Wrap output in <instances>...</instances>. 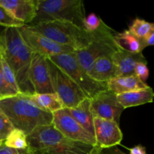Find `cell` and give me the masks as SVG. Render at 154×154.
Returning <instances> with one entry per match:
<instances>
[{
    "instance_id": "cell-1",
    "label": "cell",
    "mask_w": 154,
    "mask_h": 154,
    "mask_svg": "<svg viewBox=\"0 0 154 154\" xmlns=\"http://www.w3.org/2000/svg\"><path fill=\"white\" fill-rule=\"evenodd\" d=\"M33 53L27 47L18 28L8 27L0 34V57L13 72L20 93L35 94L30 80V67Z\"/></svg>"
},
{
    "instance_id": "cell-2",
    "label": "cell",
    "mask_w": 154,
    "mask_h": 154,
    "mask_svg": "<svg viewBox=\"0 0 154 154\" xmlns=\"http://www.w3.org/2000/svg\"><path fill=\"white\" fill-rule=\"evenodd\" d=\"M0 109L14 128L23 131L26 136L37 128L52 124L53 114L41 109L29 96L22 93L0 99Z\"/></svg>"
},
{
    "instance_id": "cell-3",
    "label": "cell",
    "mask_w": 154,
    "mask_h": 154,
    "mask_svg": "<svg viewBox=\"0 0 154 154\" xmlns=\"http://www.w3.org/2000/svg\"><path fill=\"white\" fill-rule=\"evenodd\" d=\"M26 140L34 154H93L97 147L66 138L53 124L37 128Z\"/></svg>"
},
{
    "instance_id": "cell-4",
    "label": "cell",
    "mask_w": 154,
    "mask_h": 154,
    "mask_svg": "<svg viewBox=\"0 0 154 154\" xmlns=\"http://www.w3.org/2000/svg\"><path fill=\"white\" fill-rule=\"evenodd\" d=\"M29 29L43 35L62 45L75 51L85 48L91 42L90 33L68 21L52 20L25 25Z\"/></svg>"
},
{
    "instance_id": "cell-5",
    "label": "cell",
    "mask_w": 154,
    "mask_h": 154,
    "mask_svg": "<svg viewBox=\"0 0 154 154\" xmlns=\"http://www.w3.org/2000/svg\"><path fill=\"white\" fill-rule=\"evenodd\" d=\"M85 18L82 0H38L36 17L31 23L64 20L84 29Z\"/></svg>"
},
{
    "instance_id": "cell-6",
    "label": "cell",
    "mask_w": 154,
    "mask_h": 154,
    "mask_svg": "<svg viewBox=\"0 0 154 154\" xmlns=\"http://www.w3.org/2000/svg\"><path fill=\"white\" fill-rule=\"evenodd\" d=\"M114 33L112 29L102 22L98 29L90 33L91 42L88 46L74 52L78 62L86 72L95 60L100 57H111L120 49L114 40Z\"/></svg>"
},
{
    "instance_id": "cell-7",
    "label": "cell",
    "mask_w": 154,
    "mask_h": 154,
    "mask_svg": "<svg viewBox=\"0 0 154 154\" xmlns=\"http://www.w3.org/2000/svg\"><path fill=\"white\" fill-rule=\"evenodd\" d=\"M48 58L69 75L79 86L88 99H92L97 93L108 90L107 83L98 82L89 76L78 62L75 53L61 54Z\"/></svg>"
},
{
    "instance_id": "cell-8",
    "label": "cell",
    "mask_w": 154,
    "mask_h": 154,
    "mask_svg": "<svg viewBox=\"0 0 154 154\" xmlns=\"http://www.w3.org/2000/svg\"><path fill=\"white\" fill-rule=\"evenodd\" d=\"M47 62L53 89L60 98L65 108H74L87 98L79 86L69 75L48 58Z\"/></svg>"
},
{
    "instance_id": "cell-9",
    "label": "cell",
    "mask_w": 154,
    "mask_h": 154,
    "mask_svg": "<svg viewBox=\"0 0 154 154\" xmlns=\"http://www.w3.org/2000/svg\"><path fill=\"white\" fill-rule=\"evenodd\" d=\"M52 124L64 136L72 141L97 146L94 137L72 117L66 108L53 113Z\"/></svg>"
},
{
    "instance_id": "cell-10",
    "label": "cell",
    "mask_w": 154,
    "mask_h": 154,
    "mask_svg": "<svg viewBox=\"0 0 154 154\" xmlns=\"http://www.w3.org/2000/svg\"><path fill=\"white\" fill-rule=\"evenodd\" d=\"M18 29L25 44L32 53L51 57L52 56L74 53L75 51L72 48L60 45L43 35L29 29L26 26L18 28Z\"/></svg>"
},
{
    "instance_id": "cell-11",
    "label": "cell",
    "mask_w": 154,
    "mask_h": 154,
    "mask_svg": "<svg viewBox=\"0 0 154 154\" xmlns=\"http://www.w3.org/2000/svg\"><path fill=\"white\" fill-rule=\"evenodd\" d=\"M90 100V109L93 117L112 120L119 124L124 108L117 100V95L109 90L97 93Z\"/></svg>"
},
{
    "instance_id": "cell-12",
    "label": "cell",
    "mask_w": 154,
    "mask_h": 154,
    "mask_svg": "<svg viewBox=\"0 0 154 154\" xmlns=\"http://www.w3.org/2000/svg\"><path fill=\"white\" fill-rule=\"evenodd\" d=\"M48 57L41 54L33 53L30 67V80L34 89L35 93H55L51 84Z\"/></svg>"
},
{
    "instance_id": "cell-13",
    "label": "cell",
    "mask_w": 154,
    "mask_h": 154,
    "mask_svg": "<svg viewBox=\"0 0 154 154\" xmlns=\"http://www.w3.org/2000/svg\"><path fill=\"white\" fill-rule=\"evenodd\" d=\"M93 125L97 147L108 148L120 144L123 139V133L118 123L112 120L94 117Z\"/></svg>"
},
{
    "instance_id": "cell-14",
    "label": "cell",
    "mask_w": 154,
    "mask_h": 154,
    "mask_svg": "<svg viewBox=\"0 0 154 154\" xmlns=\"http://www.w3.org/2000/svg\"><path fill=\"white\" fill-rule=\"evenodd\" d=\"M38 4V0H0V5L25 25L35 19Z\"/></svg>"
},
{
    "instance_id": "cell-15",
    "label": "cell",
    "mask_w": 154,
    "mask_h": 154,
    "mask_svg": "<svg viewBox=\"0 0 154 154\" xmlns=\"http://www.w3.org/2000/svg\"><path fill=\"white\" fill-rule=\"evenodd\" d=\"M111 60L117 69V76L123 77L135 75V66L139 63H147V61L142 53H131L120 49L111 56Z\"/></svg>"
},
{
    "instance_id": "cell-16",
    "label": "cell",
    "mask_w": 154,
    "mask_h": 154,
    "mask_svg": "<svg viewBox=\"0 0 154 154\" xmlns=\"http://www.w3.org/2000/svg\"><path fill=\"white\" fill-rule=\"evenodd\" d=\"M87 74L94 81L107 83L117 76V69L111 57H100L93 62Z\"/></svg>"
},
{
    "instance_id": "cell-17",
    "label": "cell",
    "mask_w": 154,
    "mask_h": 154,
    "mask_svg": "<svg viewBox=\"0 0 154 154\" xmlns=\"http://www.w3.org/2000/svg\"><path fill=\"white\" fill-rule=\"evenodd\" d=\"M108 89L116 95L134 90L147 89L149 87L135 75L129 76L115 77L107 82Z\"/></svg>"
},
{
    "instance_id": "cell-18",
    "label": "cell",
    "mask_w": 154,
    "mask_h": 154,
    "mask_svg": "<svg viewBox=\"0 0 154 154\" xmlns=\"http://www.w3.org/2000/svg\"><path fill=\"white\" fill-rule=\"evenodd\" d=\"M72 117L87 131L95 138L94 125L93 114L90 109V100L88 98L82 101L74 108H67Z\"/></svg>"
},
{
    "instance_id": "cell-19",
    "label": "cell",
    "mask_w": 154,
    "mask_h": 154,
    "mask_svg": "<svg viewBox=\"0 0 154 154\" xmlns=\"http://www.w3.org/2000/svg\"><path fill=\"white\" fill-rule=\"evenodd\" d=\"M117 100L124 109L153 102L154 92L151 87L117 95Z\"/></svg>"
},
{
    "instance_id": "cell-20",
    "label": "cell",
    "mask_w": 154,
    "mask_h": 154,
    "mask_svg": "<svg viewBox=\"0 0 154 154\" xmlns=\"http://www.w3.org/2000/svg\"><path fill=\"white\" fill-rule=\"evenodd\" d=\"M0 58L2 62V75L0 97L1 99H3V98L11 97L20 94L13 72L7 63L5 61L4 59L2 58L1 57Z\"/></svg>"
},
{
    "instance_id": "cell-21",
    "label": "cell",
    "mask_w": 154,
    "mask_h": 154,
    "mask_svg": "<svg viewBox=\"0 0 154 154\" xmlns=\"http://www.w3.org/2000/svg\"><path fill=\"white\" fill-rule=\"evenodd\" d=\"M29 97L38 108L51 114L65 108L63 102L57 93H35Z\"/></svg>"
},
{
    "instance_id": "cell-22",
    "label": "cell",
    "mask_w": 154,
    "mask_h": 154,
    "mask_svg": "<svg viewBox=\"0 0 154 154\" xmlns=\"http://www.w3.org/2000/svg\"><path fill=\"white\" fill-rule=\"evenodd\" d=\"M114 38L120 49L131 53H142L147 48L144 41L132 35L129 30L114 35Z\"/></svg>"
},
{
    "instance_id": "cell-23",
    "label": "cell",
    "mask_w": 154,
    "mask_h": 154,
    "mask_svg": "<svg viewBox=\"0 0 154 154\" xmlns=\"http://www.w3.org/2000/svg\"><path fill=\"white\" fill-rule=\"evenodd\" d=\"M4 144L13 149L23 150L28 147L26 135L23 131L14 129L5 140Z\"/></svg>"
},
{
    "instance_id": "cell-24",
    "label": "cell",
    "mask_w": 154,
    "mask_h": 154,
    "mask_svg": "<svg viewBox=\"0 0 154 154\" xmlns=\"http://www.w3.org/2000/svg\"><path fill=\"white\" fill-rule=\"evenodd\" d=\"M151 28L152 23L147 22V21L144 20L136 18L135 20H134L132 23L129 26V28L128 30L132 35H134L137 38H138L139 39L143 40L144 42L147 35L150 32Z\"/></svg>"
},
{
    "instance_id": "cell-25",
    "label": "cell",
    "mask_w": 154,
    "mask_h": 154,
    "mask_svg": "<svg viewBox=\"0 0 154 154\" xmlns=\"http://www.w3.org/2000/svg\"><path fill=\"white\" fill-rule=\"evenodd\" d=\"M0 26H3L5 28L8 27L20 28L24 26L25 23L15 18L8 11L0 5Z\"/></svg>"
},
{
    "instance_id": "cell-26",
    "label": "cell",
    "mask_w": 154,
    "mask_h": 154,
    "mask_svg": "<svg viewBox=\"0 0 154 154\" xmlns=\"http://www.w3.org/2000/svg\"><path fill=\"white\" fill-rule=\"evenodd\" d=\"M14 129L7 116L0 109V137L5 140L8 135Z\"/></svg>"
},
{
    "instance_id": "cell-27",
    "label": "cell",
    "mask_w": 154,
    "mask_h": 154,
    "mask_svg": "<svg viewBox=\"0 0 154 154\" xmlns=\"http://www.w3.org/2000/svg\"><path fill=\"white\" fill-rule=\"evenodd\" d=\"M102 20L98 17L95 14H90L87 17L85 18L84 21V29L88 33L93 32L99 28L102 23Z\"/></svg>"
},
{
    "instance_id": "cell-28",
    "label": "cell",
    "mask_w": 154,
    "mask_h": 154,
    "mask_svg": "<svg viewBox=\"0 0 154 154\" xmlns=\"http://www.w3.org/2000/svg\"><path fill=\"white\" fill-rule=\"evenodd\" d=\"M147 65V63H138L135 66V70H134L135 75L144 83H146V81L149 77V69Z\"/></svg>"
},
{
    "instance_id": "cell-29",
    "label": "cell",
    "mask_w": 154,
    "mask_h": 154,
    "mask_svg": "<svg viewBox=\"0 0 154 154\" xmlns=\"http://www.w3.org/2000/svg\"><path fill=\"white\" fill-rule=\"evenodd\" d=\"M0 154H34L29 147H27L23 150L13 149L7 147L4 143L0 145Z\"/></svg>"
},
{
    "instance_id": "cell-30",
    "label": "cell",
    "mask_w": 154,
    "mask_h": 154,
    "mask_svg": "<svg viewBox=\"0 0 154 154\" xmlns=\"http://www.w3.org/2000/svg\"><path fill=\"white\" fill-rule=\"evenodd\" d=\"M93 154H126L124 152L116 147H108V148H100V147H96V150Z\"/></svg>"
},
{
    "instance_id": "cell-31",
    "label": "cell",
    "mask_w": 154,
    "mask_h": 154,
    "mask_svg": "<svg viewBox=\"0 0 154 154\" xmlns=\"http://www.w3.org/2000/svg\"><path fill=\"white\" fill-rule=\"evenodd\" d=\"M146 47L154 45V23H152V28L144 40Z\"/></svg>"
},
{
    "instance_id": "cell-32",
    "label": "cell",
    "mask_w": 154,
    "mask_h": 154,
    "mask_svg": "<svg viewBox=\"0 0 154 154\" xmlns=\"http://www.w3.org/2000/svg\"><path fill=\"white\" fill-rule=\"evenodd\" d=\"M129 154H146V148L139 144L129 149Z\"/></svg>"
},
{
    "instance_id": "cell-33",
    "label": "cell",
    "mask_w": 154,
    "mask_h": 154,
    "mask_svg": "<svg viewBox=\"0 0 154 154\" xmlns=\"http://www.w3.org/2000/svg\"><path fill=\"white\" fill-rule=\"evenodd\" d=\"M2 62L1 58H0V91H1L2 88ZM1 99V97H0Z\"/></svg>"
}]
</instances>
